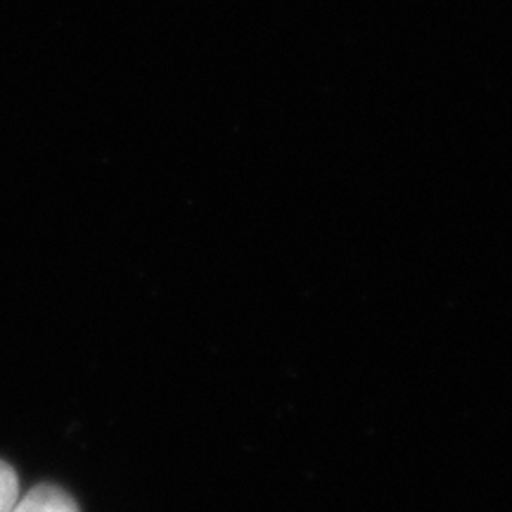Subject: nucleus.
I'll list each match as a JSON object with an SVG mask.
<instances>
[{
    "instance_id": "obj_1",
    "label": "nucleus",
    "mask_w": 512,
    "mask_h": 512,
    "mask_svg": "<svg viewBox=\"0 0 512 512\" xmlns=\"http://www.w3.org/2000/svg\"><path fill=\"white\" fill-rule=\"evenodd\" d=\"M10 512H81L79 505L67 491L55 484H38L34 489L19 496Z\"/></svg>"
},
{
    "instance_id": "obj_2",
    "label": "nucleus",
    "mask_w": 512,
    "mask_h": 512,
    "mask_svg": "<svg viewBox=\"0 0 512 512\" xmlns=\"http://www.w3.org/2000/svg\"><path fill=\"white\" fill-rule=\"evenodd\" d=\"M19 477L15 467L0 460V512H10L19 501Z\"/></svg>"
}]
</instances>
